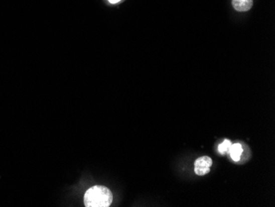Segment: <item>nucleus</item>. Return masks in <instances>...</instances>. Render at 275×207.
Listing matches in <instances>:
<instances>
[{
	"label": "nucleus",
	"instance_id": "20e7f679",
	"mask_svg": "<svg viewBox=\"0 0 275 207\" xmlns=\"http://www.w3.org/2000/svg\"><path fill=\"white\" fill-rule=\"evenodd\" d=\"M230 156L233 159L234 161H239L241 159V154L243 152V149L240 144H234L231 145L229 149Z\"/></svg>",
	"mask_w": 275,
	"mask_h": 207
},
{
	"label": "nucleus",
	"instance_id": "f257e3e1",
	"mask_svg": "<svg viewBox=\"0 0 275 207\" xmlns=\"http://www.w3.org/2000/svg\"><path fill=\"white\" fill-rule=\"evenodd\" d=\"M112 201V192L106 186H92L85 192L84 204L87 207H108Z\"/></svg>",
	"mask_w": 275,
	"mask_h": 207
},
{
	"label": "nucleus",
	"instance_id": "39448f33",
	"mask_svg": "<svg viewBox=\"0 0 275 207\" xmlns=\"http://www.w3.org/2000/svg\"><path fill=\"white\" fill-rule=\"evenodd\" d=\"M231 145H232L231 141H228V140H225L222 144L218 145V151L221 154H224V153L227 152V150H229Z\"/></svg>",
	"mask_w": 275,
	"mask_h": 207
},
{
	"label": "nucleus",
	"instance_id": "7ed1b4c3",
	"mask_svg": "<svg viewBox=\"0 0 275 207\" xmlns=\"http://www.w3.org/2000/svg\"><path fill=\"white\" fill-rule=\"evenodd\" d=\"M232 6L238 12H246L253 6V0H232Z\"/></svg>",
	"mask_w": 275,
	"mask_h": 207
},
{
	"label": "nucleus",
	"instance_id": "423d86ee",
	"mask_svg": "<svg viewBox=\"0 0 275 207\" xmlns=\"http://www.w3.org/2000/svg\"><path fill=\"white\" fill-rule=\"evenodd\" d=\"M120 0H109V2L111 3V4H116V3L119 2Z\"/></svg>",
	"mask_w": 275,
	"mask_h": 207
},
{
	"label": "nucleus",
	"instance_id": "f03ea898",
	"mask_svg": "<svg viewBox=\"0 0 275 207\" xmlns=\"http://www.w3.org/2000/svg\"><path fill=\"white\" fill-rule=\"evenodd\" d=\"M213 160L208 156L200 157L195 162V172L199 176H204L210 172Z\"/></svg>",
	"mask_w": 275,
	"mask_h": 207
}]
</instances>
